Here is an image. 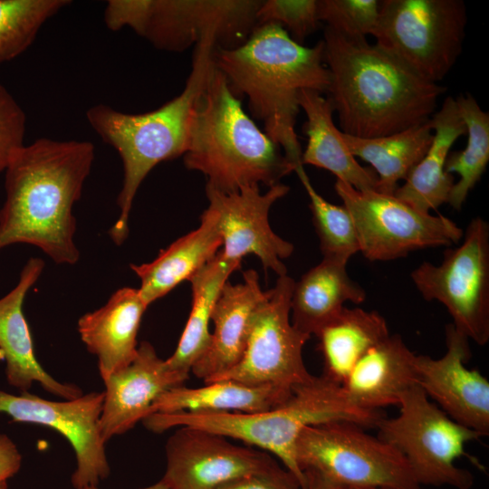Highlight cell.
Masks as SVG:
<instances>
[{
    "instance_id": "cell-1",
    "label": "cell",
    "mask_w": 489,
    "mask_h": 489,
    "mask_svg": "<svg viewBox=\"0 0 489 489\" xmlns=\"http://www.w3.org/2000/svg\"><path fill=\"white\" fill-rule=\"evenodd\" d=\"M93 160L94 146L88 140L41 138L17 149L5 170L0 250L28 244L56 264H74L80 253L72 207Z\"/></svg>"
},
{
    "instance_id": "cell-2",
    "label": "cell",
    "mask_w": 489,
    "mask_h": 489,
    "mask_svg": "<svg viewBox=\"0 0 489 489\" xmlns=\"http://www.w3.org/2000/svg\"><path fill=\"white\" fill-rule=\"evenodd\" d=\"M327 93L343 133L391 135L429 120L446 88L421 76L389 51L324 28Z\"/></svg>"
},
{
    "instance_id": "cell-3",
    "label": "cell",
    "mask_w": 489,
    "mask_h": 489,
    "mask_svg": "<svg viewBox=\"0 0 489 489\" xmlns=\"http://www.w3.org/2000/svg\"><path fill=\"white\" fill-rule=\"evenodd\" d=\"M213 61L234 94L247 98L251 114L263 122L265 134L294 168L303 166L295 131L299 94L303 90L328 91L330 72L323 61L322 41L304 46L280 25L262 24L243 44L216 47Z\"/></svg>"
},
{
    "instance_id": "cell-4",
    "label": "cell",
    "mask_w": 489,
    "mask_h": 489,
    "mask_svg": "<svg viewBox=\"0 0 489 489\" xmlns=\"http://www.w3.org/2000/svg\"><path fill=\"white\" fill-rule=\"evenodd\" d=\"M185 167L199 171L222 192L276 185L294 171L282 149L244 110L213 61L191 125Z\"/></svg>"
},
{
    "instance_id": "cell-5",
    "label": "cell",
    "mask_w": 489,
    "mask_h": 489,
    "mask_svg": "<svg viewBox=\"0 0 489 489\" xmlns=\"http://www.w3.org/2000/svg\"><path fill=\"white\" fill-rule=\"evenodd\" d=\"M195 47L185 88L159 108L125 113L97 104L86 112L90 126L117 150L123 164V183L117 198L120 215L109 231L118 245L128 237L132 203L147 175L160 162L181 157L187 150L196 106L212 68L216 44L207 39Z\"/></svg>"
},
{
    "instance_id": "cell-6",
    "label": "cell",
    "mask_w": 489,
    "mask_h": 489,
    "mask_svg": "<svg viewBox=\"0 0 489 489\" xmlns=\"http://www.w3.org/2000/svg\"><path fill=\"white\" fill-rule=\"evenodd\" d=\"M382 417L381 411H368L354 405L342 385L322 373L313 376L284 401L265 411L153 413L143 422L148 429L156 433L188 427L264 450L277 457L305 489L306 476L295 458V445L304 428L329 422L376 427Z\"/></svg>"
},
{
    "instance_id": "cell-7",
    "label": "cell",
    "mask_w": 489,
    "mask_h": 489,
    "mask_svg": "<svg viewBox=\"0 0 489 489\" xmlns=\"http://www.w3.org/2000/svg\"><path fill=\"white\" fill-rule=\"evenodd\" d=\"M261 0H110L107 28L129 27L155 48L182 52L206 39L217 48L243 44L256 26Z\"/></svg>"
},
{
    "instance_id": "cell-8",
    "label": "cell",
    "mask_w": 489,
    "mask_h": 489,
    "mask_svg": "<svg viewBox=\"0 0 489 489\" xmlns=\"http://www.w3.org/2000/svg\"><path fill=\"white\" fill-rule=\"evenodd\" d=\"M398 406L397 417L379 421L378 436L401 453L417 483L471 489L473 474L456 461L466 455L465 446L482 436L449 417L417 385Z\"/></svg>"
},
{
    "instance_id": "cell-9",
    "label": "cell",
    "mask_w": 489,
    "mask_h": 489,
    "mask_svg": "<svg viewBox=\"0 0 489 489\" xmlns=\"http://www.w3.org/2000/svg\"><path fill=\"white\" fill-rule=\"evenodd\" d=\"M295 458L303 473L314 471L340 487L421 489L399 451L349 422L304 428Z\"/></svg>"
},
{
    "instance_id": "cell-10",
    "label": "cell",
    "mask_w": 489,
    "mask_h": 489,
    "mask_svg": "<svg viewBox=\"0 0 489 489\" xmlns=\"http://www.w3.org/2000/svg\"><path fill=\"white\" fill-rule=\"evenodd\" d=\"M466 22L461 0H384L373 37L378 45L438 83L462 52Z\"/></svg>"
},
{
    "instance_id": "cell-11",
    "label": "cell",
    "mask_w": 489,
    "mask_h": 489,
    "mask_svg": "<svg viewBox=\"0 0 489 489\" xmlns=\"http://www.w3.org/2000/svg\"><path fill=\"white\" fill-rule=\"evenodd\" d=\"M463 236L439 264L422 263L411 279L425 300L442 303L455 327L484 346L489 341V225L477 216Z\"/></svg>"
},
{
    "instance_id": "cell-12",
    "label": "cell",
    "mask_w": 489,
    "mask_h": 489,
    "mask_svg": "<svg viewBox=\"0 0 489 489\" xmlns=\"http://www.w3.org/2000/svg\"><path fill=\"white\" fill-rule=\"evenodd\" d=\"M294 282L288 274L281 275L273 288L266 291L252 315L240 360L217 380L268 386L291 395L312 379L302 355L311 336L291 321Z\"/></svg>"
},
{
    "instance_id": "cell-13",
    "label": "cell",
    "mask_w": 489,
    "mask_h": 489,
    "mask_svg": "<svg viewBox=\"0 0 489 489\" xmlns=\"http://www.w3.org/2000/svg\"><path fill=\"white\" fill-rule=\"evenodd\" d=\"M334 189L353 221L360 253L390 261L409 253L457 244L464 231L451 219L422 212L395 195L360 191L336 180Z\"/></svg>"
},
{
    "instance_id": "cell-14",
    "label": "cell",
    "mask_w": 489,
    "mask_h": 489,
    "mask_svg": "<svg viewBox=\"0 0 489 489\" xmlns=\"http://www.w3.org/2000/svg\"><path fill=\"white\" fill-rule=\"evenodd\" d=\"M102 403L103 392L52 401L27 391L14 395L0 390V413L14 422L50 427L68 440L76 458V468L72 475L75 489L96 487L110 474L106 443L99 426Z\"/></svg>"
},
{
    "instance_id": "cell-15",
    "label": "cell",
    "mask_w": 489,
    "mask_h": 489,
    "mask_svg": "<svg viewBox=\"0 0 489 489\" xmlns=\"http://www.w3.org/2000/svg\"><path fill=\"white\" fill-rule=\"evenodd\" d=\"M290 187L278 183L262 193L259 186H247L234 192H222L206 186L207 207L216 215L222 238V256L241 264L244 256L254 254L264 271L278 276L287 274L283 260L293 252L292 243L276 235L269 224L272 206L288 194Z\"/></svg>"
},
{
    "instance_id": "cell-16",
    "label": "cell",
    "mask_w": 489,
    "mask_h": 489,
    "mask_svg": "<svg viewBox=\"0 0 489 489\" xmlns=\"http://www.w3.org/2000/svg\"><path fill=\"white\" fill-rule=\"evenodd\" d=\"M202 429L179 427L166 444L167 467L161 481L168 489H216L242 475L280 465L256 448Z\"/></svg>"
},
{
    "instance_id": "cell-17",
    "label": "cell",
    "mask_w": 489,
    "mask_h": 489,
    "mask_svg": "<svg viewBox=\"0 0 489 489\" xmlns=\"http://www.w3.org/2000/svg\"><path fill=\"white\" fill-rule=\"evenodd\" d=\"M446 353L438 359L416 355L417 386L453 420L482 436L489 434V381L466 367L469 339L453 323L446 326Z\"/></svg>"
},
{
    "instance_id": "cell-18",
    "label": "cell",
    "mask_w": 489,
    "mask_h": 489,
    "mask_svg": "<svg viewBox=\"0 0 489 489\" xmlns=\"http://www.w3.org/2000/svg\"><path fill=\"white\" fill-rule=\"evenodd\" d=\"M103 403L100 432L106 443L122 435L151 413V407L167 390L184 381L171 372L154 347L142 342L135 358L127 366L103 379Z\"/></svg>"
},
{
    "instance_id": "cell-19",
    "label": "cell",
    "mask_w": 489,
    "mask_h": 489,
    "mask_svg": "<svg viewBox=\"0 0 489 489\" xmlns=\"http://www.w3.org/2000/svg\"><path fill=\"white\" fill-rule=\"evenodd\" d=\"M43 267L42 259L30 258L23 267L16 285L0 299V355L5 362L9 385L24 392L34 383H38L53 395L72 399L81 397L82 391L73 384L56 380L40 365L23 312L25 296L39 279Z\"/></svg>"
},
{
    "instance_id": "cell-20",
    "label": "cell",
    "mask_w": 489,
    "mask_h": 489,
    "mask_svg": "<svg viewBox=\"0 0 489 489\" xmlns=\"http://www.w3.org/2000/svg\"><path fill=\"white\" fill-rule=\"evenodd\" d=\"M243 276L240 283L224 285L212 313L209 344L191 369L205 383L217 380L238 363L252 315L265 297L254 270L245 271Z\"/></svg>"
},
{
    "instance_id": "cell-21",
    "label": "cell",
    "mask_w": 489,
    "mask_h": 489,
    "mask_svg": "<svg viewBox=\"0 0 489 489\" xmlns=\"http://www.w3.org/2000/svg\"><path fill=\"white\" fill-rule=\"evenodd\" d=\"M147 308L138 288L123 287L105 305L79 319L81 339L97 357L102 379L135 358L138 331Z\"/></svg>"
},
{
    "instance_id": "cell-22",
    "label": "cell",
    "mask_w": 489,
    "mask_h": 489,
    "mask_svg": "<svg viewBox=\"0 0 489 489\" xmlns=\"http://www.w3.org/2000/svg\"><path fill=\"white\" fill-rule=\"evenodd\" d=\"M415 358L398 334H389L358 360L342 388L354 405L368 411L398 405L417 385Z\"/></svg>"
},
{
    "instance_id": "cell-23",
    "label": "cell",
    "mask_w": 489,
    "mask_h": 489,
    "mask_svg": "<svg viewBox=\"0 0 489 489\" xmlns=\"http://www.w3.org/2000/svg\"><path fill=\"white\" fill-rule=\"evenodd\" d=\"M200 221L197 229L161 250L153 261L130 264L140 280L138 289L148 306L189 280L219 252L222 238L215 213L206 207Z\"/></svg>"
},
{
    "instance_id": "cell-24",
    "label": "cell",
    "mask_w": 489,
    "mask_h": 489,
    "mask_svg": "<svg viewBox=\"0 0 489 489\" xmlns=\"http://www.w3.org/2000/svg\"><path fill=\"white\" fill-rule=\"evenodd\" d=\"M299 105L306 115L302 131L308 139L302 164L323 168L332 173L336 180L357 190L376 191L375 172L362 167L350 153L341 130L333 122L334 110L330 100L318 91L303 90L299 94Z\"/></svg>"
},
{
    "instance_id": "cell-25",
    "label": "cell",
    "mask_w": 489,
    "mask_h": 489,
    "mask_svg": "<svg viewBox=\"0 0 489 489\" xmlns=\"http://www.w3.org/2000/svg\"><path fill=\"white\" fill-rule=\"evenodd\" d=\"M430 121L433 129L431 144L405 183L394 194L425 213H430L447 203L455 178L446 171V162L454 143L466 132L455 98L452 96L444 100Z\"/></svg>"
},
{
    "instance_id": "cell-26",
    "label": "cell",
    "mask_w": 489,
    "mask_h": 489,
    "mask_svg": "<svg viewBox=\"0 0 489 489\" xmlns=\"http://www.w3.org/2000/svg\"><path fill=\"white\" fill-rule=\"evenodd\" d=\"M346 262L322 258L298 282L291 299V321L300 331L310 336L331 322L347 302L362 303L365 290L347 272Z\"/></svg>"
},
{
    "instance_id": "cell-27",
    "label": "cell",
    "mask_w": 489,
    "mask_h": 489,
    "mask_svg": "<svg viewBox=\"0 0 489 489\" xmlns=\"http://www.w3.org/2000/svg\"><path fill=\"white\" fill-rule=\"evenodd\" d=\"M240 266L225 259L219 251L188 280L192 289L189 317L175 351L165 360L168 369L183 381L209 344L214 307L227 279Z\"/></svg>"
},
{
    "instance_id": "cell-28",
    "label": "cell",
    "mask_w": 489,
    "mask_h": 489,
    "mask_svg": "<svg viewBox=\"0 0 489 489\" xmlns=\"http://www.w3.org/2000/svg\"><path fill=\"white\" fill-rule=\"evenodd\" d=\"M291 395L272 387L251 386L232 379L206 383L200 388L180 385L158 398L151 407L150 415L177 412L256 413L276 407Z\"/></svg>"
},
{
    "instance_id": "cell-29",
    "label": "cell",
    "mask_w": 489,
    "mask_h": 489,
    "mask_svg": "<svg viewBox=\"0 0 489 489\" xmlns=\"http://www.w3.org/2000/svg\"><path fill=\"white\" fill-rule=\"evenodd\" d=\"M342 132V131H341ZM350 153L372 167L376 191L394 195L427 153L433 139L430 120L399 132L377 138H357L342 132Z\"/></svg>"
},
{
    "instance_id": "cell-30",
    "label": "cell",
    "mask_w": 489,
    "mask_h": 489,
    "mask_svg": "<svg viewBox=\"0 0 489 489\" xmlns=\"http://www.w3.org/2000/svg\"><path fill=\"white\" fill-rule=\"evenodd\" d=\"M388 335L387 321L378 312L344 307L316 335L323 374L342 385L358 360Z\"/></svg>"
},
{
    "instance_id": "cell-31",
    "label": "cell",
    "mask_w": 489,
    "mask_h": 489,
    "mask_svg": "<svg viewBox=\"0 0 489 489\" xmlns=\"http://www.w3.org/2000/svg\"><path fill=\"white\" fill-rule=\"evenodd\" d=\"M455 101L465 125L467 142L463 150L449 153L445 168L447 173L459 176L447 203L460 210L489 161V113L483 110L469 93L460 95Z\"/></svg>"
},
{
    "instance_id": "cell-32",
    "label": "cell",
    "mask_w": 489,
    "mask_h": 489,
    "mask_svg": "<svg viewBox=\"0 0 489 489\" xmlns=\"http://www.w3.org/2000/svg\"><path fill=\"white\" fill-rule=\"evenodd\" d=\"M70 3L68 0H0V63L25 52L43 25Z\"/></svg>"
},
{
    "instance_id": "cell-33",
    "label": "cell",
    "mask_w": 489,
    "mask_h": 489,
    "mask_svg": "<svg viewBox=\"0 0 489 489\" xmlns=\"http://www.w3.org/2000/svg\"><path fill=\"white\" fill-rule=\"evenodd\" d=\"M310 199L309 207L323 258L348 263L360 251L358 235L346 207L330 203L313 187L303 166L295 171Z\"/></svg>"
},
{
    "instance_id": "cell-34",
    "label": "cell",
    "mask_w": 489,
    "mask_h": 489,
    "mask_svg": "<svg viewBox=\"0 0 489 489\" xmlns=\"http://www.w3.org/2000/svg\"><path fill=\"white\" fill-rule=\"evenodd\" d=\"M380 4L378 0H319V19L344 37L367 39L377 29Z\"/></svg>"
},
{
    "instance_id": "cell-35",
    "label": "cell",
    "mask_w": 489,
    "mask_h": 489,
    "mask_svg": "<svg viewBox=\"0 0 489 489\" xmlns=\"http://www.w3.org/2000/svg\"><path fill=\"white\" fill-rule=\"evenodd\" d=\"M256 23L257 24H276L283 27L293 41L302 44L304 40L317 30L321 23L319 1H262L256 13Z\"/></svg>"
},
{
    "instance_id": "cell-36",
    "label": "cell",
    "mask_w": 489,
    "mask_h": 489,
    "mask_svg": "<svg viewBox=\"0 0 489 489\" xmlns=\"http://www.w3.org/2000/svg\"><path fill=\"white\" fill-rule=\"evenodd\" d=\"M26 115L9 91L0 83V173L24 143Z\"/></svg>"
},
{
    "instance_id": "cell-37",
    "label": "cell",
    "mask_w": 489,
    "mask_h": 489,
    "mask_svg": "<svg viewBox=\"0 0 489 489\" xmlns=\"http://www.w3.org/2000/svg\"><path fill=\"white\" fill-rule=\"evenodd\" d=\"M216 489H302L295 476L281 466L268 472L242 475Z\"/></svg>"
},
{
    "instance_id": "cell-38",
    "label": "cell",
    "mask_w": 489,
    "mask_h": 489,
    "mask_svg": "<svg viewBox=\"0 0 489 489\" xmlns=\"http://www.w3.org/2000/svg\"><path fill=\"white\" fill-rule=\"evenodd\" d=\"M22 455L13 440L0 434V484L7 482L20 469Z\"/></svg>"
},
{
    "instance_id": "cell-39",
    "label": "cell",
    "mask_w": 489,
    "mask_h": 489,
    "mask_svg": "<svg viewBox=\"0 0 489 489\" xmlns=\"http://www.w3.org/2000/svg\"><path fill=\"white\" fill-rule=\"evenodd\" d=\"M304 473L306 476L305 489H341L342 488L314 471L307 470Z\"/></svg>"
},
{
    "instance_id": "cell-40",
    "label": "cell",
    "mask_w": 489,
    "mask_h": 489,
    "mask_svg": "<svg viewBox=\"0 0 489 489\" xmlns=\"http://www.w3.org/2000/svg\"><path fill=\"white\" fill-rule=\"evenodd\" d=\"M85 489H98L97 487H88ZM140 489H168L166 484L160 480L158 483Z\"/></svg>"
},
{
    "instance_id": "cell-41",
    "label": "cell",
    "mask_w": 489,
    "mask_h": 489,
    "mask_svg": "<svg viewBox=\"0 0 489 489\" xmlns=\"http://www.w3.org/2000/svg\"><path fill=\"white\" fill-rule=\"evenodd\" d=\"M0 489H8L7 488V482H4L0 484Z\"/></svg>"
},
{
    "instance_id": "cell-42",
    "label": "cell",
    "mask_w": 489,
    "mask_h": 489,
    "mask_svg": "<svg viewBox=\"0 0 489 489\" xmlns=\"http://www.w3.org/2000/svg\"><path fill=\"white\" fill-rule=\"evenodd\" d=\"M341 489H383V488H345V487H342Z\"/></svg>"
}]
</instances>
